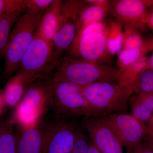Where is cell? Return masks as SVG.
<instances>
[{
	"label": "cell",
	"instance_id": "obj_1",
	"mask_svg": "<svg viewBox=\"0 0 153 153\" xmlns=\"http://www.w3.org/2000/svg\"><path fill=\"white\" fill-rule=\"evenodd\" d=\"M52 78L80 87L99 82L122 83L121 72L116 67L86 62L67 55L60 58Z\"/></svg>",
	"mask_w": 153,
	"mask_h": 153
},
{
	"label": "cell",
	"instance_id": "obj_2",
	"mask_svg": "<svg viewBox=\"0 0 153 153\" xmlns=\"http://www.w3.org/2000/svg\"><path fill=\"white\" fill-rule=\"evenodd\" d=\"M81 89L92 116L97 117L126 113L129 99L134 93L129 84L110 82H97Z\"/></svg>",
	"mask_w": 153,
	"mask_h": 153
},
{
	"label": "cell",
	"instance_id": "obj_3",
	"mask_svg": "<svg viewBox=\"0 0 153 153\" xmlns=\"http://www.w3.org/2000/svg\"><path fill=\"white\" fill-rule=\"evenodd\" d=\"M51 78L38 79L27 88L22 100L10 116L17 127L33 125L51 108Z\"/></svg>",
	"mask_w": 153,
	"mask_h": 153
},
{
	"label": "cell",
	"instance_id": "obj_4",
	"mask_svg": "<svg viewBox=\"0 0 153 153\" xmlns=\"http://www.w3.org/2000/svg\"><path fill=\"white\" fill-rule=\"evenodd\" d=\"M44 13L26 10L14 25L9 37L5 55L3 77L9 78L19 69L22 57L35 38L38 25Z\"/></svg>",
	"mask_w": 153,
	"mask_h": 153
},
{
	"label": "cell",
	"instance_id": "obj_5",
	"mask_svg": "<svg viewBox=\"0 0 153 153\" xmlns=\"http://www.w3.org/2000/svg\"><path fill=\"white\" fill-rule=\"evenodd\" d=\"M59 62L52 42L35 35L18 70L28 86L38 79L51 78Z\"/></svg>",
	"mask_w": 153,
	"mask_h": 153
},
{
	"label": "cell",
	"instance_id": "obj_6",
	"mask_svg": "<svg viewBox=\"0 0 153 153\" xmlns=\"http://www.w3.org/2000/svg\"><path fill=\"white\" fill-rule=\"evenodd\" d=\"M51 93V109L57 116L74 119L92 116L79 86L52 78Z\"/></svg>",
	"mask_w": 153,
	"mask_h": 153
},
{
	"label": "cell",
	"instance_id": "obj_7",
	"mask_svg": "<svg viewBox=\"0 0 153 153\" xmlns=\"http://www.w3.org/2000/svg\"><path fill=\"white\" fill-rule=\"evenodd\" d=\"M79 123L75 119L56 116L44 127L43 153H69L73 149Z\"/></svg>",
	"mask_w": 153,
	"mask_h": 153
},
{
	"label": "cell",
	"instance_id": "obj_8",
	"mask_svg": "<svg viewBox=\"0 0 153 153\" xmlns=\"http://www.w3.org/2000/svg\"><path fill=\"white\" fill-rule=\"evenodd\" d=\"M67 52V56L76 59L114 66L113 55L108 49L106 36L104 34L93 33L76 37Z\"/></svg>",
	"mask_w": 153,
	"mask_h": 153
},
{
	"label": "cell",
	"instance_id": "obj_9",
	"mask_svg": "<svg viewBox=\"0 0 153 153\" xmlns=\"http://www.w3.org/2000/svg\"><path fill=\"white\" fill-rule=\"evenodd\" d=\"M152 1H110L108 13L116 19L124 29L129 28L140 33H146L149 28L146 23Z\"/></svg>",
	"mask_w": 153,
	"mask_h": 153
},
{
	"label": "cell",
	"instance_id": "obj_10",
	"mask_svg": "<svg viewBox=\"0 0 153 153\" xmlns=\"http://www.w3.org/2000/svg\"><path fill=\"white\" fill-rule=\"evenodd\" d=\"M64 2L65 15L61 27L52 38L55 55L60 60L74 42L79 29L80 11L83 1L67 0Z\"/></svg>",
	"mask_w": 153,
	"mask_h": 153
},
{
	"label": "cell",
	"instance_id": "obj_11",
	"mask_svg": "<svg viewBox=\"0 0 153 153\" xmlns=\"http://www.w3.org/2000/svg\"><path fill=\"white\" fill-rule=\"evenodd\" d=\"M94 146L100 153H123V146L102 117H83L81 122Z\"/></svg>",
	"mask_w": 153,
	"mask_h": 153
},
{
	"label": "cell",
	"instance_id": "obj_12",
	"mask_svg": "<svg viewBox=\"0 0 153 153\" xmlns=\"http://www.w3.org/2000/svg\"><path fill=\"white\" fill-rule=\"evenodd\" d=\"M102 117L126 149L144 140L147 136L148 128L131 114L118 113Z\"/></svg>",
	"mask_w": 153,
	"mask_h": 153
},
{
	"label": "cell",
	"instance_id": "obj_13",
	"mask_svg": "<svg viewBox=\"0 0 153 153\" xmlns=\"http://www.w3.org/2000/svg\"><path fill=\"white\" fill-rule=\"evenodd\" d=\"M45 120L44 117L27 127H17L16 153H43Z\"/></svg>",
	"mask_w": 153,
	"mask_h": 153
},
{
	"label": "cell",
	"instance_id": "obj_14",
	"mask_svg": "<svg viewBox=\"0 0 153 153\" xmlns=\"http://www.w3.org/2000/svg\"><path fill=\"white\" fill-rule=\"evenodd\" d=\"M64 15L65 9L63 1L54 0L44 12L36 30V35L52 42V38L62 25Z\"/></svg>",
	"mask_w": 153,
	"mask_h": 153
},
{
	"label": "cell",
	"instance_id": "obj_15",
	"mask_svg": "<svg viewBox=\"0 0 153 153\" xmlns=\"http://www.w3.org/2000/svg\"><path fill=\"white\" fill-rule=\"evenodd\" d=\"M128 102L131 108L132 115L148 128L153 122V94H132Z\"/></svg>",
	"mask_w": 153,
	"mask_h": 153
},
{
	"label": "cell",
	"instance_id": "obj_16",
	"mask_svg": "<svg viewBox=\"0 0 153 153\" xmlns=\"http://www.w3.org/2000/svg\"><path fill=\"white\" fill-rule=\"evenodd\" d=\"M27 87L20 72H18L9 79L3 92L6 111L12 108L14 109L19 105Z\"/></svg>",
	"mask_w": 153,
	"mask_h": 153
},
{
	"label": "cell",
	"instance_id": "obj_17",
	"mask_svg": "<svg viewBox=\"0 0 153 153\" xmlns=\"http://www.w3.org/2000/svg\"><path fill=\"white\" fill-rule=\"evenodd\" d=\"M14 126L10 117L0 118V153H16Z\"/></svg>",
	"mask_w": 153,
	"mask_h": 153
},
{
	"label": "cell",
	"instance_id": "obj_18",
	"mask_svg": "<svg viewBox=\"0 0 153 153\" xmlns=\"http://www.w3.org/2000/svg\"><path fill=\"white\" fill-rule=\"evenodd\" d=\"M153 52V38L146 40L144 44L139 48L122 50L118 58V68L122 69L130 66L147 52Z\"/></svg>",
	"mask_w": 153,
	"mask_h": 153
},
{
	"label": "cell",
	"instance_id": "obj_19",
	"mask_svg": "<svg viewBox=\"0 0 153 153\" xmlns=\"http://www.w3.org/2000/svg\"><path fill=\"white\" fill-rule=\"evenodd\" d=\"M83 1L84 4L80 11L79 29L77 34L87 26L102 21L107 13L100 6L85 3L84 1Z\"/></svg>",
	"mask_w": 153,
	"mask_h": 153
},
{
	"label": "cell",
	"instance_id": "obj_20",
	"mask_svg": "<svg viewBox=\"0 0 153 153\" xmlns=\"http://www.w3.org/2000/svg\"><path fill=\"white\" fill-rule=\"evenodd\" d=\"M130 85L135 94H153V70L147 68L141 71L132 80Z\"/></svg>",
	"mask_w": 153,
	"mask_h": 153
},
{
	"label": "cell",
	"instance_id": "obj_21",
	"mask_svg": "<svg viewBox=\"0 0 153 153\" xmlns=\"http://www.w3.org/2000/svg\"><path fill=\"white\" fill-rule=\"evenodd\" d=\"M122 26L117 22H111L108 26L107 44L110 53L112 55L120 54L122 50Z\"/></svg>",
	"mask_w": 153,
	"mask_h": 153
},
{
	"label": "cell",
	"instance_id": "obj_22",
	"mask_svg": "<svg viewBox=\"0 0 153 153\" xmlns=\"http://www.w3.org/2000/svg\"><path fill=\"white\" fill-rule=\"evenodd\" d=\"M21 16L10 15L0 20V60L4 57L11 31Z\"/></svg>",
	"mask_w": 153,
	"mask_h": 153
},
{
	"label": "cell",
	"instance_id": "obj_23",
	"mask_svg": "<svg viewBox=\"0 0 153 153\" xmlns=\"http://www.w3.org/2000/svg\"><path fill=\"white\" fill-rule=\"evenodd\" d=\"M26 10L25 0H0V20L10 15L22 16Z\"/></svg>",
	"mask_w": 153,
	"mask_h": 153
},
{
	"label": "cell",
	"instance_id": "obj_24",
	"mask_svg": "<svg viewBox=\"0 0 153 153\" xmlns=\"http://www.w3.org/2000/svg\"><path fill=\"white\" fill-rule=\"evenodd\" d=\"M147 59L144 55L130 66L122 69H120L121 72L122 83L130 85L132 80L140 73L147 67Z\"/></svg>",
	"mask_w": 153,
	"mask_h": 153
},
{
	"label": "cell",
	"instance_id": "obj_25",
	"mask_svg": "<svg viewBox=\"0 0 153 153\" xmlns=\"http://www.w3.org/2000/svg\"><path fill=\"white\" fill-rule=\"evenodd\" d=\"M122 36L123 50L139 48L144 44L146 40L141 33L129 28H125Z\"/></svg>",
	"mask_w": 153,
	"mask_h": 153
},
{
	"label": "cell",
	"instance_id": "obj_26",
	"mask_svg": "<svg viewBox=\"0 0 153 153\" xmlns=\"http://www.w3.org/2000/svg\"><path fill=\"white\" fill-rule=\"evenodd\" d=\"M81 123L76 129L73 149L69 153H87L90 139Z\"/></svg>",
	"mask_w": 153,
	"mask_h": 153
},
{
	"label": "cell",
	"instance_id": "obj_27",
	"mask_svg": "<svg viewBox=\"0 0 153 153\" xmlns=\"http://www.w3.org/2000/svg\"><path fill=\"white\" fill-rule=\"evenodd\" d=\"M54 0H25L26 10L36 13H44Z\"/></svg>",
	"mask_w": 153,
	"mask_h": 153
},
{
	"label": "cell",
	"instance_id": "obj_28",
	"mask_svg": "<svg viewBox=\"0 0 153 153\" xmlns=\"http://www.w3.org/2000/svg\"><path fill=\"white\" fill-rule=\"evenodd\" d=\"M107 33L108 26L103 21H102L87 26L82 31L78 33L76 35V37H80L87 34L93 33H101L107 36Z\"/></svg>",
	"mask_w": 153,
	"mask_h": 153
},
{
	"label": "cell",
	"instance_id": "obj_29",
	"mask_svg": "<svg viewBox=\"0 0 153 153\" xmlns=\"http://www.w3.org/2000/svg\"><path fill=\"white\" fill-rule=\"evenodd\" d=\"M126 153H153V148L144 140L138 144L127 149Z\"/></svg>",
	"mask_w": 153,
	"mask_h": 153
},
{
	"label": "cell",
	"instance_id": "obj_30",
	"mask_svg": "<svg viewBox=\"0 0 153 153\" xmlns=\"http://www.w3.org/2000/svg\"><path fill=\"white\" fill-rule=\"evenodd\" d=\"M85 2L94 4L101 7L107 13H108L109 9L110 1L105 0H86Z\"/></svg>",
	"mask_w": 153,
	"mask_h": 153
},
{
	"label": "cell",
	"instance_id": "obj_31",
	"mask_svg": "<svg viewBox=\"0 0 153 153\" xmlns=\"http://www.w3.org/2000/svg\"><path fill=\"white\" fill-rule=\"evenodd\" d=\"M153 9H151L147 17L146 20V23L147 25V27L149 29L153 30Z\"/></svg>",
	"mask_w": 153,
	"mask_h": 153
},
{
	"label": "cell",
	"instance_id": "obj_32",
	"mask_svg": "<svg viewBox=\"0 0 153 153\" xmlns=\"http://www.w3.org/2000/svg\"><path fill=\"white\" fill-rule=\"evenodd\" d=\"M3 90L0 89V118L6 111L3 96Z\"/></svg>",
	"mask_w": 153,
	"mask_h": 153
},
{
	"label": "cell",
	"instance_id": "obj_33",
	"mask_svg": "<svg viewBox=\"0 0 153 153\" xmlns=\"http://www.w3.org/2000/svg\"><path fill=\"white\" fill-rule=\"evenodd\" d=\"M87 153H100L90 141Z\"/></svg>",
	"mask_w": 153,
	"mask_h": 153
},
{
	"label": "cell",
	"instance_id": "obj_34",
	"mask_svg": "<svg viewBox=\"0 0 153 153\" xmlns=\"http://www.w3.org/2000/svg\"><path fill=\"white\" fill-rule=\"evenodd\" d=\"M153 53L152 52V54L150 57L147 59V67L148 68L152 69L153 70Z\"/></svg>",
	"mask_w": 153,
	"mask_h": 153
}]
</instances>
